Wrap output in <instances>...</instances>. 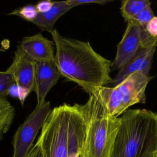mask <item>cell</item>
<instances>
[{
    "label": "cell",
    "mask_w": 157,
    "mask_h": 157,
    "mask_svg": "<svg viewBox=\"0 0 157 157\" xmlns=\"http://www.w3.org/2000/svg\"><path fill=\"white\" fill-rule=\"evenodd\" d=\"M55 63L61 75L77 83L88 94L112 83L111 61L94 50L88 41L69 38L53 29Z\"/></svg>",
    "instance_id": "obj_1"
},
{
    "label": "cell",
    "mask_w": 157,
    "mask_h": 157,
    "mask_svg": "<svg viewBox=\"0 0 157 157\" xmlns=\"http://www.w3.org/2000/svg\"><path fill=\"white\" fill-rule=\"evenodd\" d=\"M86 132L82 105L64 103L52 109L37 142L44 157H80Z\"/></svg>",
    "instance_id": "obj_2"
},
{
    "label": "cell",
    "mask_w": 157,
    "mask_h": 157,
    "mask_svg": "<svg viewBox=\"0 0 157 157\" xmlns=\"http://www.w3.org/2000/svg\"><path fill=\"white\" fill-rule=\"evenodd\" d=\"M111 157H151L157 152V113L128 109L120 117Z\"/></svg>",
    "instance_id": "obj_3"
},
{
    "label": "cell",
    "mask_w": 157,
    "mask_h": 157,
    "mask_svg": "<svg viewBox=\"0 0 157 157\" xmlns=\"http://www.w3.org/2000/svg\"><path fill=\"white\" fill-rule=\"evenodd\" d=\"M86 122L85 142L80 157H111L120 117L111 116L93 94L82 104Z\"/></svg>",
    "instance_id": "obj_4"
},
{
    "label": "cell",
    "mask_w": 157,
    "mask_h": 157,
    "mask_svg": "<svg viewBox=\"0 0 157 157\" xmlns=\"http://www.w3.org/2000/svg\"><path fill=\"white\" fill-rule=\"evenodd\" d=\"M152 78L150 75L136 72L117 85L101 87L92 94L101 102L109 115L118 117L132 105L145 102V90Z\"/></svg>",
    "instance_id": "obj_5"
},
{
    "label": "cell",
    "mask_w": 157,
    "mask_h": 157,
    "mask_svg": "<svg viewBox=\"0 0 157 157\" xmlns=\"http://www.w3.org/2000/svg\"><path fill=\"white\" fill-rule=\"evenodd\" d=\"M154 45H157V37L149 35L145 29L136 21H127L124 34L117 45L111 69L120 70L141 52Z\"/></svg>",
    "instance_id": "obj_6"
},
{
    "label": "cell",
    "mask_w": 157,
    "mask_h": 157,
    "mask_svg": "<svg viewBox=\"0 0 157 157\" xmlns=\"http://www.w3.org/2000/svg\"><path fill=\"white\" fill-rule=\"evenodd\" d=\"M52 110L49 101L36 106L16 130L12 139V157H27L36 137Z\"/></svg>",
    "instance_id": "obj_7"
},
{
    "label": "cell",
    "mask_w": 157,
    "mask_h": 157,
    "mask_svg": "<svg viewBox=\"0 0 157 157\" xmlns=\"http://www.w3.org/2000/svg\"><path fill=\"white\" fill-rule=\"evenodd\" d=\"M35 63L19 47L14 53L13 61L7 69L13 77L18 90V97L21 104L31 91H33Z\"/></svg>",
    "instance_id": "obj_8"
},
{
    "label": "cell",
    "mask_w": 157,
    "mask_h": 157,
    "mask_svg": "<svg viewBox=\"0 0 157 157\" xmlns=\"http://www.w3.org/2000/svg\"><path fill=\"white\" fill-rule=\"evenodd\" d=\"M61 76L55 62L36 61L33 91L36 95V106L45 103L47 94Z\"/></svg>",
    "instance_id": "obj_9"
},
{
    "label": "cell",
    "mask_w": 157,
    "mask_h": 157,
    "mask_svg": "<svg viewBox=\"0 0 157 157\" xmlns=\"http://www.w3.org/2000/svg\"><path fill=\"white\" fill-rule=\"evenodd\" d=\"M18 45L34 61L55 62L54 42L40 33L24 37Z\"/></svg>",
    "instance_id": "obj_10"
},
{
    "label": "cell",
    "mask_w": 157,
    "mask_h": 157,
    "mask_svg": "<svg viewBox=\"0 0 157 157\" xmlns=\"http://www.w3.org/2000/svg\"><path fill=\"white\" fill-rule=\"evenodd\" d=\"M156 47L157 45H154L143 50L118 70L113 78L112 86L117 85L130 74L136 72H141L149 75Z\"/></svg>",
    "instance_id": "obj_11"
},
{
    "label": "cell",
    "mask_w": 157,
    "mask_h": 157,
    "mask_svg": "<svg viewBox=\"0 0 157 157\" xmlns=\"http://www.w3.org/2000/svg\"><path fill=\"white\" fill-rule=\"evenodd\" d=\"M72 8L69 0L53 1L50 10L44 12H38L36 17L30 22L36 25L42 31H48L50 33L53 30L57 20Z\"/></svg>",
    "instance_id": "obj_12"
},
{
    "label": "cell",
    "mask_w": 157,
    "mask_h": 157,
    "mask_svg": "<svg viewBox=\"0 0 157 157\" xmlns=\"http://www.w3.org/2000/svg\"><path fill=\"white\" fill-rule=\"evenodd\" d=\"M151 6L148 0H123L121 1L120 11L126 21L134 20L145 8Z\"/></svg>",
    "instance_id": "obj_13"
},
{
    "label": "cell",
    "mask_w": 157,
    "mask_h": 157,
    "mask_svg": "<svg viewBox=\"0 0 157 157\" xmlns=\"http://www.w3.org/2000/svg\"><path fill=\"white\" fill-rule=\"evenodd\" d=\"M15 108L6 98H0V141L9 130L15 117Z\"/></svg>",
    "instance_id": "obj_14"
},
{
    "label": "cell",
    "mask_w": 157,
    "mask_h": 157,
    "mask_svg": "<svg viewBox=\"0 0 157 157\" xmlns=\"http://www.w3.org/2000/svg\"><path fill=\"white\" fill-rule=\"evenodd\" d=\"M37 10L35 5H26L22 7L15 9L9 15H17L28 21H31L37 15Z\"/></svg>",
    "instance_id": "obj_15"
},
{
    "label": "cell",
    "mask_w": 157,
    "mask_h": 157,
    "mask_svg": "<svg viewBox=\"0 0 157 157\" xmlns=\"http://www.w3.org/2000/svg\"><path fill=\"white\" fill-rule=\"evenodd\" d=\"M155 17L154 13L151 6L145 8L141 13H140L134 20L138 24H139L143 28L145 29V27L148 23Z\"/></svg>",
    "instance_id": "obj_16"
},
{
    "label": "cell",
    "mask_w": 157,
    "mask_h": 157,
    "mask_svg": "<svg viewBox=\"0 0 157 157\" xmlns=\"http://www.w3.org/2000/svg\"><path fill=\"white\" fill-rule=\"evenodd\" d=\"M14 83H15L14 79L12 75L9 73L7 77L0 82V98L1 99L6 98V96L10 93V90L12 86H13Z\"/></svg>",
    "instance_id": "obj_17"
},
{
    "label": "cell",
    "mask_w": 157,
    "mask_h": 157,
    "mask_svg": "<svg viewBox=\"0 0 157 157\" xmlns=\"http://www.w3.org/2000/svg\"><path fill=\"white\" fill-rule=\"evenodd\" d=\"M70 3L72 7L80 6L84 5L86 4H99L101 5L105 4L107 2H110L111 1L107 0H69Z\"/></svg>",
    "instance_id": "obj_18"
},
{
    "label": "cell",
    "mask_w": 157,
    "mask_h": 157,
    "mask_svg": "<svg viewBox=\"0 0 157 157\" xmlns=\"http://www.w3.org/2000/svg\"><path fill=\"white\" fill-rule=\"evenodd\" d=\"M145 30L151 37H157V16H155L148 23Z\"/></svg>",
    "instance_id": "obj_19"
},
{
    "label": "cell",
    "mask_w": 157,
    "mask_h": 157,
    "mask_svg": "<svg viewBox=\"0 0 157 157\" xmlns=\"http://www.w3.org/2000/svg\"><path fill=\"white\" fill-rule=\"evenodd\" d=\"M53 1L50 0H45L39 2L36 6L38 12H44L50 10L52 7Z\"/></svg>",
    "instance_id": "obj_20"
},
{
    "label": "cell",
    "mask_w": 157,
    "mask_h": 157,
    "mask_svg": "<svg viewBox=\"0 0 157 157\" xmlns=\"http://www.w3.org/2000/svg\"><path fill=\"white\" fill-rule=\"evenodd\" d=\"M27 157H44L41 148L37 142L31 149Z\"/></svg>",
    "instance_id": "obj_21"
},
{
    "label": "cell",
    "mask_w": 157,
    "mask_h": 157,
    "mask_svg": "<svg viewBox=\"0 0 157 157\" xmlns=\"http://www.w3.org/2000/svg\"><path fill=\"white\" fill-rule=\"evenodd\" d=\"M9 72L7 71H0V82L6 78L9 75Z\"/></svg>",
    "instance_id": "obj_22"
},
{
    "label": "cell",
    "mask_w": 157,
    "mask_h": 157,
    "mask_svg": "<svg viewBox=\"0 0 157 157\" xmlns=\"http://www.w3.org/2000/svg\"><path fill=\"white\" fill-rule=\"evenodd\" d=\"M151 157H156V154H155V155H153V156H151Z\"/></svg>",
    "instance_id": "obj_23"
},
{
    "label": "cell",
    "mask_w": 157,
    "mask_h": 157,
    "mask_svg": "<svg viewBox=\"0 0 157 157\" xmlns=\"http://www.w3.org/2000/svg\"><path fill=\"white\" fill-rule=\"evenodd\" d=\"M156 157H157V152L156 153Z\"/></svg>",
    "instance_id": "obj_24"
}]
</instances>
